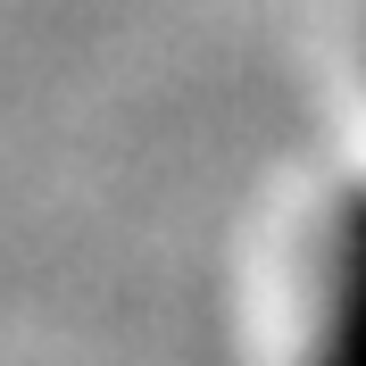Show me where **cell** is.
I'll list each match as a JSON object with an SVG mask.
<instances>
[{
    "label": "cell",
    "instance_id": "obj_1",
    "mask_svg": "<svg viewBox=\"0 0 366 366\" xmlns=\"http://www.w3.org/2000/svg\"><path fill=\"white\" fill-rule=\"evenodd\" d=\"M308 366H366V183L342 192L333 225H325V292H317Z\"/></svg>",
    "mask_w": 366,
    "mask_h": 366
}]
</instances>
